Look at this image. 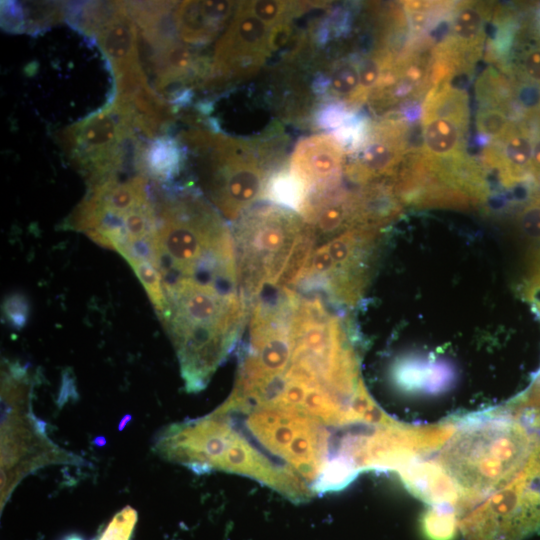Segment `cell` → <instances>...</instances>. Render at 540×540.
Wrapping results in <instances>:
<instances>
[{
  "mask_svg": "<svg viewBox=\"0 0 540 540\" xmlns=\"http://www.w3.org/2000/svg\"><path fill=\"white\" fill-rule=\"evenodd\" d=\"M533 138L532 133L525 125H513L508 134L501 140L500 162L506 168L510 178L518 179L530 171Z\"/></svg>",
  "mask_w": 540,
  "mask_h": 540,
  "instance_id": "cell-16",
  "label": "cell"
},
{
  "mask_svg": "<svg viewBox=\"0 0 540 540\" xmlns=\"http://www.w3.org/2000/svg\"><path fill=\"white\" fill-rule=\"evenodd\" d=\"M5 312L12 323L23 325L26 320V303L20 296H11V298L6 301Z\"/></svg>",
  "mask_w": 540,
  "mask_h": 540,
  "instance_id": "cell-23",
  "label": "cell"
},
{
  "mask_svg": "<svg viewBox=\"0 0 540 540\" xmlns=\"http://www.w3.org/2000/svg\"><path fill=\"white\" fill-rule=\"evenodd\" d=\"M516 71L520 82L540 86V39L523 48L517 59Z\"/></svg>",
  "mask_w": 540,
  "mask_h": 540,
  "instance_id": "cell-21",
  "label": "cell"
},
{
  "mask_svg": "<svg viewBox=\"0 0 540 540\" xmlns=\"http://www.w3.org/2000/svg\"><path fill=\"white\" fill-rule=\"evenodd\" d=\"M188 150L178 139L167 134L141 142L135 152V165L140 175L165 186L183 170Z\"/></svg>",
  "mask_w": 540,
  "mask_h": 540,
  "instance_id": "cell-13",
  "label": "cell"
},
{
  "mask_svg": "<svg viewBox=\"0 0 540 540\" xmlns=\"http://www.w3.org/2000/svg\"><path fill=\"white\" fill-rule=\"evenodd\" d=\"M243 4L256 18L271 28L290 23L311 7L310 3L292 1H243Z\"/></svg>",
  "mask_w": 540,
  "mask_h": 540,
  "instance_id": "cell-18",
  "label": "cell"
},
{
  "mask_svg": "<svg viewBox=\"0 0 540 540\" xmlns=\"http://www.w3.org/2000/svg\"><path fill=\"white\" fill-rule=\"evenodd\" d=\"M469 115L423 114V154L431 164L461 157Z\"/></svg>",
  "mask_w": 540,
  "mask_h": 540,
  "instance_id": "cell-14",
  "label": "cell"
},
{
  "mask_svg": "<svg viewBox=\"0 0 540 540\" xmlns=\"http://www.w3.org/2000/svg\"><path fill=\"white\" fill-rule=\"evenodd\" d=\"M237 5L235 1L175 2L172 13L174 32L186 44H208L228 26Z\"/></svg>",
  "mask_w": 540,
  "mask_h": 540,
  "instance_id": "cell-12",
  "label": "cell"
},
{
  "mask_svg": "<svg viewBox=\"0 0 540 540\" xmlns=\"http://www.w3.org/2000/svg\"><path fill=\"white\" fill-rule=\"evenodd\" d=\"M406 129L402 121L383 119L368 129L357 156L345 164L344 173L354 182L367 185L389 175L406 152Z\"/></svg>",
  "mask_w": 540,
  "mask_h": 540,
  "instance_id": "cell-11",
  "label": "cell"
},
{
  "mask_svg": "<svg viewBox=\"0 0 540 540\" xmlns=\"http://www.w3.org/2000/svg\"><path fill=\"white\" fill-rule=\"evenodd\" d=\"M530 172L540 177V132L533 138V151Z\"/></svg>",
  "mask_w": 540,
  "mask_h": 540,
  "instance_id": "cell-25",
  "label": "cell"
},
{
  "mask_svg": "<svg viewBox=\"0 0 540 540\" xmlns=\"http://www.w3.org/2000/svg\"><path fill=\"white\" fill-rule=\"evenodd\" d=\"M525 479L540 489V445L535 446L524 472Z\"/></svg>",
  "mask_w": 540,
  "mask_h": 540,
  "instance_id": "cell-24",
  "label": "cell"
},
{
  "mask_svg": "<svg viewBox=\"0 0 540 540\" xmlns=\"http://www.w3.org/2000/svg\"><path fill=\"white\" fill-rule=\"evenodd\" d=\"M376 227L355 226L315 244L293 289L337 308L354 304L365 286Z\"/></svg>",
  "mask_w": 540,
  "mask_h": 540,
  "instance_id": "cell-7",
  "label": "cell"
},
{
  "mask_svg": "<svg viewBox=\"0 0 540 540\" xmlns=\"http://www.w3.org/2000/svg\"><path fill=\"white\" fill-rule=\"evenodd\" d=\"M345 154L332 134H312L295 144L288 168L302 182L307 196L318 194L342 185Z\"/></svg>",
  "mask_w": 540,
  "mask_h": 540,
  "instance_id": "cell-10",
  "label": "cell"
},
{
  "mask_svg": "<svg viewBox=\"0 0 540 540\" xmlns=\"http://www.w3.org/2000/svg\"><path fill=\"white\" fill-rule=\"evenodd\" d=\"M271 29L256 18L243 1L238 2L214 47L208 84L243 80L256 74L272 54Z\"/></svg>",
  "mask_w": 540,
  "mask_h": 540,
  "instance_id": "cell-9",
  "label": "cell"
},
{
  "mask_svg": "<svg viewBox=\"0 0 540 540\" xmlns=\"http://www.w3.org/2000/svg\"><path fill=\"white\" fill-rule=\"evenodd\" d=\"M306 196L304 185L289 170L287 162L268 178L263 199L271 204L299 213Z\"/></svg>",
  "mask_w": 540,
  "mask_h": 540,
  "instance_id": "cell-17",
  "label": "cell"
},
{
  "mask_svg": "<svg viewBox=\"0 0 540 540\" xmlns=\"http://www.w3.org/2000/svg\"><path fill=\"white\" fill-rule=\"evenodd\" d=\"M31 412L26 371H5L1 392V504L26 475L47 464L67 462V452L54 445Z\"/></svg>",
  "mask_w": 540,
  "mask_h": 540,
  "instance_id": "cell-6",
  "label": "cell"
},
{
  "mask_svg": "<svg viewBox=\"0 0 540 540\" xmlns=\"http://www.w3.org/2000/svg\"><path fill=\"white\" fill-rule=\"evenodd\" d=\"M487 9L481 4L461 5L455 12L450 26V34L442 55L455 66L463 61V56L479 53L484 41Z\"/></svg>",
  "mask_w": 540,
  "mask_h": 540,
  "instance_id": "cell-15",
  "label": "cell"
},
{
  "mask_svg": "<svg viewBox=\"0 0 540 540\" xmlns=\"http://www.w3.org/2000/svg\"><path fill=\"white\" fill-rule=\"evenodd\" d=\"M476 127L489 140H502L513 124L505 108L485 106L477 113Z\"/></svg>",
  "mask_w": 540,
  "mask_h": 540,
  "instance_id": "cell-19",
  "label": "cell"
},
{
  "mask_svg": "<svg viewBox=\"0 0 540 540\" xmlns=\"http://www.w3.org/2000/svg\"><path fill=\"white\" fill-rule=\"evenodd\" d=\"M424 528L432 540H449L454 534V518L448 513L430 514L425 519Z\"/></svg>",
  "mask_w": 540,
  "mask_h": 540,
  "instance_id": "cell-22",
  "label": "cell"
},
{
  "mask_svg": "<svg viewBox=\"0 0 540 540\" xmlns=\"http://www.w3.org/2000/svg\"><path fill=\"white\" fill-rule=\"evenodd\" d=\"M60 540H85V539L79 534L72 533V534L65 535Z\"/></svg>",
  "mask_w": 540,
  "mask_h": 540,
  "instance_id": "cell-26",
  "label": "cell"
},
{
  "mask_svg": "<svg viewBox=\"0 0 540 540\" xmlns=\"http://www.w3.org/2000/svg\"><path fill=\"white\" fill-rule=\"evenodd\" d=\"M231 230L249 310L260 298L294 288L316 244L314 231L299 213L269 202L248 209Z\"/></svg>",
  "mask_w": 540,
  "mask_h": 540,
  "instance_id": "cell-2",
  "label": "cell"
},
{
  "mask_svg": "<svg viewBox=\"0 0 540 540\" xmlns=\"http://www.w3.org/2000/svg\"><path fill=\"white\" fill-rule=\"evenodd\" d=\"M66 16L98 42L113 69L116 95L138 99L156 92L142 68L137 24L126 2H88L69 10Z\"/></svg>",
  "mask_w": 540,
  "mask_h": 540,
  "instance_id": "cell-8",
  "label": "cell"
},
{
  "mask_svg": "<svg viewBox=\"0 0 540 540\" xmlns=\"http://www.w3.org/2000/svg\"><path fill=\"white\" fill-rule=\"evenodd\" d=\"M534 448L533 439L518 421L481 419L453 434L440 453V463L462 491L481 495L517 481Z\"/></svg>",
  "mask_w": 540,
  "mask_h": 540,
  "instance_id": "cell-3",
  "label": "cell"
},
{
  "mask_svg": "<svg viewBox=\"0 0 540 540\" xmlns=\"http://www.w3.org/2000/svg\"><path fill=\"white\" fill-rule=\"evenodd\" d=\"M137 519L136 510L130 506L123 508L110 520L99 540H131Z\"/></svg>",
  "mask_w": 540,
  "mask_h": 540,
  "instance_id": "cell-20",
  "label": "cell"
},
{
  "mask_svg": "<svg viewBox=\"0 0 540 540\" xmlns=\"http://www.w3.org/2000/svg\"><path fill=\"white\" fill-rule=\"evenodd\" d=\"M179 140L199 160L209 202L233 222L263 200L268 178L288 162L287 140L277 126L252 138L194 129Z\"/></svg>",
  "mask_w": 540,
  "mask_h": 540,
  "instance_id": "cell-1",
  "label": "cell"
},
{
  "mask_svg": "<svg viewBox=\"0 0 540 540\" xmlns=\"http://www.w3.org/2000/svg\"><path fill=\"white\" fill-rule=\"evenodd\" d=\"M161 131L130 98L115 95L101 110L62 130L57 139L90 186L115 178L125 165L129 147L137 148Z\"/></svg>",
  "mask_w": 540,
  "mask_h": 540,
  "instance_id": "cell-5",
  "label": "cell"
},
{
  "mask_svg": "<svg viewBox=\"0 0 540 540\" xmlns=\"http://www.w3.org/2000/svg\"><path fill=\"white\" fill-rule=\"evenodd\" d=\"M67 223L124 258L146 249L157 229L156 202L148 179L115 177L90 185Z\"/></svg>",
  "mask_w": 540,
  "mask_h": 540,
  "instance_id": "cell-4",
  "label": "cell"
}]
</instances>
